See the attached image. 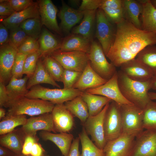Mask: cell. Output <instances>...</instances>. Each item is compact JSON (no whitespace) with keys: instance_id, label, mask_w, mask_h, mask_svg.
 I'll use <instances>...</instances> for the list:
<instances>
[{"instance_id":"1","label":"cell","mask_w":156,"mask_h":156,"mask_svg":"<svg viewBox=\"0 0 156 156\" xmlns=\"http://www.w3.org/2000/svg\"><path fill=\"white\" fill-rule=\"evenodd\" d=\"M114 42L106 55L116 67L136 58L146 47L156 44V33L137 28L125 19L116 25Z\"/></svg>"},{"instance_id":"2","label":"cell","mask_w":156,"mask_h":156,"mask_svg":"<svg viewBox=\"0 0 156 156\" xmlns=\"http://www.w3.org/2000/svg\"><path fill=\"white\" fill-rule=\"evenodd\" d=\"M119 88L123 96L129 101L143 109L151 100L148 93L151 89V80L140 82L132 80L121 71H117Z\"/></svg>"},{"instance_id":"3","label":"cell","mask_w":156,"mask_h":156,"mask_svg":"<svg viewBox=\"0 0 156 156\" xmlns=\"http://www.w3.org/2000/svg\"><path fill=\"white\" fill-rule=\"evenodd\" d=\"M55 105L48 101L23 96L9 101L4 107L8 108L6 116H34L51 113Z\"/></svg>"},{"instance_id":"4","label":"cell","mask_w":156,"mask_h":156,"mask_svg":"<svg viewBox=\"0 0 156 156\" xmlns=\"http://www.w3.org/2000/svg\"><path fill=\"white\" fill-rule=\"evenodd\" d=\"M83 92L73 88L50 89L38 85L31 88L25 96L48 101L55 105L64 103L77 96H81Z\"/></svg>"},{"instance_id":"5","label":"cell","mask_w":156,"mask_h":156,"mask_svg":"<svg viewBox=\"0 0 156 156\" xmlns=\"http://www.w3.org/2000/svg\"><path fill=\"white\" fill-rule=\"evenodd\" d=\"M122 133L135 138L144 130L143 110L133 104L120 105Z\"/></svg>"},{"instance_id":"6","label":"cell","mask_w":156,"mask_h":156,"mask_svg":"<svg viewBox=\"0 0 156 156\" xmlns=\"http://www.w3.org/2000/svg\"><path fill=\"white\" fill-rule=\"evenodd\" d=\"M88 54L93 69L103 79H110L117 71L116 67L107 61L100 44L93 40Z\"/></svg>"},{"instance_id":"7","label":"cell","mask_w":156,"mask_h":156,"mask_svg":"<svg viewBox=\"0 0 156 156\" xmlns=\"http://www.w3.org/2000/svg\"><path fill=\"white\" fill-rule=\"evenodd\" d=\"M65 69L82 72L90 62L89 54L80 51L57 50L50 54Z\"/></svg>"},{"instance_id":"8","label":"cell","mask_w":156,"mask_h":156,"mask_svg":"<svg viewBox=\"0 0 156 156\" xmlns=\"http://www.w3.org/2000/svg\"><path fill=\"white\" fill-rule=\"evenodd\" d=\"M116 32L113 24L108 20L103 10L98 9L96 14V36L106 56L114 42Z\"/></svg>"},{"instance_id":"9","label":"cell","mask_w":156,"mask_h":156,"mask_svg":"<svg viewBox=\"0 0 156 156\" xmlns=\"http://www.w3.org/2000/svg\"><path fill=\"white\" fill-rule=\"evenodd\" d=\"M104 126L107 142L117 138L122 134L120 106L114 101L109 104L105 116Z\"/></svg>"},{"instance_id":"10","label":"cell","mask_w":156,"mask_h":156,"mask_svg":"<svg viewBox=\"0 0 156 156\" xmlns=\"http://www.w3.org/2000/svg\"><path fill=\"white\" fill-rule=\"evenodd\" d=\"M109 103L106 104L96 115L89 116L83 124V127L88 135L90 136L92 141L98 147L102 150L107 142L105 134L104 121Z\"/></svg>"},{"instance_id":"11","label":"cell","mask_w":156,"mask_h":156,"mask_svg":"<svg viewBox=\"0 0 156 156\" xmlns=\"http://www.w3.org/2000/svg\"><path fill=\"white\" fill-rule=\"evenodd\" d=\"M135 138L122 133L117 138L107 142L103 149L105 156H132Z\"/></svg>"},{"instance_id":"12","label":"cell","mask_w":156,"mask_h":156,"mask_svg":"<svg viewBox=\"0 0 156 156\" xmlns=\"http://www.w3.org/2000/svg\"><path fill=\"white\" fill-rule=\"evenodd\" d=\"M85 91L106 97L120 105L133 104L127 100L121 92L118 84L117 71L104 84L96 88L88 89Z\"/></svg>"},{"instance_id":"13","label":"cell","mask_w":156,"mask_h":156,"mask_svg":"<svg viewBox=\"0 0 156 156\" xmlns=\"http://www.w3.org/2000/svg\"><path fill=\"white\" fill-rule=\"evenodd\" d=\"M132 156H156V131L144 130L135 138Z\"/></svg>"},{"instance_id":"14","label":"cell","mask_w":156,"mask_h":156,"mask_svg":"<svg viewBox=\"0 0 156 156\" xmlns=\"http://www.w3.org/2000/svg\"><path fill=\"white\" fill-rule=\"evenodd\" d=\"M26 135L36 136L38 131L53 132L56 133L51 113H45L27 119L21 127Z\"/></svg>"},{"instance_id":"15","label":"cell","mask_w":156,"mask_h":156,"mask_svg":"<svg viewBox=\"0 0 156 156\" xmlns=\"http://www.w3.org/2000/svg\"><path fill=\"white\" fill-rule=\"evenodd\" d=\"M17 53V49L9 42L0 47V81L5 84L12 77V69Z\"/></svg>"},{"instance_id":"16","label":"cell","mask_w":156,"mask_h":156,"mask_svg":"<svg viewBox=\"0 0 156 156\" xmlns=\"http://www.w3.org/2000/svg\"><path fill=\"white\" fill-rule=\"evenodd\" d=\"M120 67L125 75L135 81H146L154 76L150 69L136 58L123 63Z\"/></svg>"},{"instance_id":"17","label":"cell","mask_w":156,"mask_h":156,"mask_svg":"<svg viewBox=\"0 0 156 156\" xmlns=\"http://www.w3.org/2000/svg\"><path fill=\"white\" fill-rule=\"evenodd\" d=\"M38 3L42 25L61 35V29L57 20V10L56 7L51 0H40Z\"/></svg>"},{"instance_id":"18","label":"cell","mask_w":156,"mask_h":156,"mask_svg":"<svg viewBox=\"0 0 156 156\" xmlns=\"http://www.w3.org/2000/svg\"><path fill=\"white\" fill-rule=\"evenodd\" d=\"M51 113L57 132L67 133L72 129L74 124L73 116L64 103L55 105Z\"/></svg>"},{"instance_id":"19","label":"cell","mask_w":156,"mask_h":156,"mask_svg":"<svg viewBox=\"0 0 156 156\" xmlns=\"http://www.w3.org/2000/svg\"><path fill=\"white\" fill-rule=\"evenodd\" d=\"M40 18L39 7L37 2L22 11L16 12L10 16L4 18L1 23L9 30L19 27L24 21L29 18Z\"/></svg>"},{"instance_id":"20","label":"cell","mask_w":156,"mask_h":156,"mask_svg":"<svg viewBox=\"0 0 156 156\" xmlns=\"http://www.w3.org/2000/svg\"><path fill=\"white\" fill-rule=\"evenodd\" d=\"M62 7L58 14L63 31L69 33L71 29L82 19L84 11L74 9L62 1Z\"/></svg>"},{"instance_id":"21","label":"cell","mask_w":156,"mask_h":156,"mask_svg":"<svg viewBox=\"0 0 156 156\" xmlns=\"http://www.w3.org/2000/svg\"><path fill=\"white\" fill-rule=\"evenodd\" d=\"M107 81L93 69L90 61L73 88L84 92L88 89L98 87Z\"/></svg>"},{"instance_id":"22","label":"cell","mask_w":156,"mask_h":156,"mask_svg":"<svg viewBox=\"0 0 156 156\" xmlns=\"http://www.w3.org/2000/svg\"><path fill=\"white\" fill-rule=\"evenodd\" d=\"M26 136L21 127L15 129L1 135L0 144L1 146L9 149L17 155H21Z\"/></svg>"},{"instance_id":"23","label":"cell","mask_w":156,"mask_h":156,"mask_svg":"<svg viewBox=\"0 0 156 156\" xmlns=\"http://www.w3.org/2000/svg\"><path fill=\"white\" fill-rule=\"evenodd\" d=\"M91 42L81 35L72 34L64 38L59 49L64 52L80 51L89 53Z\"/></svg>"},{"instance_id":"24","label":"cell","mask_w":156,"mask_h":156,"mask_svg":"<svg viewBox=\"0 0 156 156\" xmlns=\"http://www.w3.org/2000/svg\"><path fill=\"white\" fill-rule=\"evenodd\" d=\"M39 135L43 140H49L53 142L59 149L63 156H67L74 139L73 134L66 133H53L41 131L39 133Z\"/></svg>"},{"instance_id":"25","label":"cell","mask_w":156,"mask_h":156,"mask_svg":"<svg viewBox=\"0 0 156 156\" xmlns=\"http://www.w3.org/2000/svg\"><path fill=\"white\" fill-rule=\"evenodd\" d=\"M99 8L113 24L116 25L125 19L122 0H102Z\"/></svg>"},{"instance_id":"26","label":"cell","mask_w":156,"mask_h":156,"mask_svg":"<svg viewBox=\"0 0 156 156\" xmlns=\"http://www.w3.org/2000/svg\"><path fill=\"white\" fill-rule=\"evenodd\" d=\"M97 10L84 11L80 24L73 29L72 34L81 35L92 42L93 40Z\"/></svg>"},{"instance_id":"27","label":"cell","mask_w":156,"mask_h":156,"mask_svg":"<svg viewBox=\"0 0 156 156\" xmlns=\"http://www.w3.org/2000/svg\"><path fill=\"white\" fill-rule=\"evenodd\" d=\"M142 5L141 29L156 33V8L151 0H139Z\"/></svg>"},{"instance_id":"28","label":"cell","mask_w":156,"mask_h":156,"mask_svg":"<svg viewBox=\"0 0 156 156\" xmlns=\"http://www.w3.org/2000/svg\"><path fill=\"white\" fill-rule=\"evenodd\" d=\"M40 83H47L60 88V86L50 75L46 69L44 62L39 59L35 71L33 75L29 78L27 84V89Z\"/></svg>"},{"instance_id":"29","label":"cell","mask_w":156,"mask_h":156,"mask_svg":"<svg viewBox=\"0 0 156 156\" xmlns=\"http://www.w3.org/2000/svg\"><path fill=\"white\" fill-rule=\"evenodd\" d=\"M122 4L125 19L141 29L142 5L139 0H122Z\"/></svg>"},{"instance_id":"30","label":"cell","mask_w":156,"mask_h":156,"mask_svg":"<svg viewBox=\"0 0 156 156\" xmlns=\"http://www.w3.org/2000/svg\"><path fill=\"white\" fill-rule=\"evenodd\" d=\"M81 96L87 106L90 116L99 113L107 103L112 101L104 96L83 92Z\"/></svg>"},{"instance_id":"31","label":"cell","mask_w":156,"mask_h":156,"mask_svg":"<svg viewBox=\"0 0 156 156\" xmlns=\"http://www.w3.org/2000/svg\"><path fill=\"white\" fill-rule=\"evenodd\" d=\"M29 78L27 76L20 79L13 77H12L6 86L9 98L8 103L17 98L25 96L29 90L27 88V82Z\"/></svg>"},{"instance_id":"32","label":"cell","mask_w":156,"mask_h":156,"mask_svg":"<svg viewBox=\"0 0 156 156\" xmlns=\"http://www.w3.org/2000/svg\"><path fill=\"white\" fill-rule=\"evenodd\" d=\"M66 109L83 124L89 117L88 110L86 103L81 96H77L64 103Z\"/></svg>"},{"instance_id":"33","label":"cell","mask_w":156,"mask_h":156,"mask_svg":"<svg viewBox=\"0 0 156 156\" xmlns=\"http://www.w3.org/2000/svg\"><path fill=\"white\" fill-rule=\"evenodd\" d=\"M38 41L39 51L42 55H50L55 51L59 49L60 44L55 37L45 28L42 30Z\"/></svg>"},{"instance_id":"34","label":"cell","mask_w":156,"mask_h":156,"mask_svg":"<svg viewBox=\"0 0 156 156\" xmlns=\"http://www.w3.org/2000/svg\"><path fill=\"white\" fill-rule=\"evenodd\" d=\"M78 137L81 145V156H105L103 150L99 148L93 143L83 127Z\"/></svg>"},{"instance_id":"35","label":"cell","mask_w":156,"mask_h":156,"mask_svg":"<svg viewBox=\"0 0 156 156\" xmlns=\"http://www.w3.org/2000/svg\"><path fill=\"white\" fill-rule=\"evenodd\" d=\"M25 115L6 116L0 122V135L10 132L19 126L25 125L27 120Z\"/></svg>"},{"instance_id":"36","label":"cell","mask_w":156,"mask_h":156,"mask_svg":"<svg viewBox=\"0 0 156 156\" xmlns=\"http://www.w3.org/2000/svg\"><path fill=\"white\" fill-rule=\"evenodd\" d=\"M136 58L147 66L156 76V46H148L138 55Z\"/></svg>"},{"instance_id":"37","label":"cell","mask_w":156,"mask_h":156,"mask_svg":"<svg viewBox=\"0 0 156 156\" xmlns=\"http://www.w3.org/2000/svg\"><path fill=\"white\" fill-rule=\"evenodd\" d=\"M143 110L144 129L156 131V102L151 100Z\"/></svg>"},{"instance_id":"38","label":"cell","mask_w":156,"mask_h":156,"mask_svg":"<svg viewBox=\"0 0 156 156\" xmlns=\"http://www.w3.org/2000/svg\"><path fill=\"white\" fill-rule=\"evenodd\" d=\"M47 71L56 81H62L64 69L61 64L50 55L47 56L44 62Z\"/></svg>"},{"instance_id":"39","label":"cell","mask_w":156,"mask_h":156,"mask_svg":"<svg viewBox=\"0 0 156 156\" xmlns=\"http://www.w3.org/2000/svg\"><path fill=\"white\" fill-rule=\"evenodd\" d=\"M42 24L40 18L27 19L19 26L30 37L37 39L41 34Z\"/></svg>"},{"instance_id":"40","label":"cell","mask_w":156,"mask_h":156,"mask_svg":"<svg viewBox=\"0 0 156 156\" xmlns=\"http://www.w3.org/2000/svg\"><path fill=\"white\" fill-rule=\"evenodd\" d=\"M41 55L39 50L27 56L24 63V74L29 78L33 75L36 69L38 61Z\"/></svg>"},{"instance_id":"41","label":"cell","mask_w":156,"mask_h":156,"mask_svg":"<svg viewBox=\"0 0 156 156\" xmlns=\"http://www.w3.org/2000/svg\"><path fill=\"white\" fill-rule=\"evenodd\" d=\"M29 37L19 26L10 30L9 42L18 49Z\"/></svg>"},{"instance_id":"42","label":"cell","mask_w":156,"mask_h":156,"mask_svg":"<svg viewBox=\"0 0 156 156\" xmlns=\"http://www.w3.org/2000/svg\"><path fill=\"white\" fill-rule=\"evenodd\" d=\"M82 72L64 69L62 82L64 88H73L74 85L80 77Z\"/></svg>"},{"instance_id":"43","label":"cell","mask_w":156,"mask_h":156,"mask_svg":"<svg viewBox=\"0 0 156 156\" xmlns=\"http://www.w3.org/2000/svg\"><path fill=\"white\" fill-rule=\"evenodd\" d=\"M37 39L29 37L18 49V53L29 54L39 50Z\"/></svg>"},{"instance_id":"44","label":"cell","mask_w":156,"mask_h":156,"mask_svg":"<svg viewBox=\"0 0 156 156\" xmlns=\"http://www.w3.org/2000/svg\"><path fill=\"white\" fill-rule=\"evenodd\" d=\"M28 54L18 53L12 69V77L18 79L22 78L25 59Z\"/></svg>"},{"instance_id":"45","label":"cell","mask_w":156,"mask_h":156,"mask_svg":"<svg viewBox=\"0 0 156 156\" xmlns=\"http://www.w3.org/2000/svg\"><path fill=\"white\" fill-rule=\"evenodd\" d=\"M6 1L16 12L25 9L34 2L32 0H8Z\"/></svg>"},{"instance_id":"46","label":"cell","mask_w":156,"mask_h":156,"mask_svg":"<svg viewBox=\"0 0 156 156\" xmlns=\"http://www.w3.org/2000/svg\"><path fill=\"white\" fill-rule=\"evenodd\" d=\"M102 0H83L78 9L81 11L97 10L99 8Z\"/></svg>"},{"instance_id":"47","label":"cell","mask_w":156,"mask_h":156,"mask_svg":"<svg viewBox=\"0 0 156 156\" xmlns=\"http://www.w3.org/2000/svg\"><path fill=\"white\" fill-rule=\"evenodd\" d=\"M38 138L37 136L26 135L22 151V154L24 155H30L34 144L38 142Z\"/></svg>"},{"instance_id":"48","label":"cell","mask_w":156,"mask_h":156,"mask_svg":"<svg viewBox=\"0 0 156 156\" xmlns=\"http://www.w3.org/2000/svg\"><path fill=\"white\" fill-rule=\"evenodd\" d=\"M4 2H0V15L1 17H5L6 18L11 16L16 12L7 3L6 0H4Z\"/></svg>"},{"instance_id":"49","label":"cell","mask_w":156,"mask_h":156,"mask_svg":"<svg viewBox=\"0 0 156 156\" xmlns=\"http://www.w3.org/2000/svg\"><path fill=\"white\" fill-rule=\"evenodd\" d=\"M9 98L7 91L6 85L0 81V106L5 107L9 101Z\"/></svg>"},{"instance_id":"50","label":"cell","mask_w":156,"mask_h":156,"mask_svg":"<svg viewBox=\"0 0 156 156\" xmlns=\"http://www.w3.org/2000/svg\"><path fill=\"white\" fill-rule=\"evenodd\" d=\"M8 29L2 23L0 25V46L1 47L9 42V35Z\"/></svg>"},{"instance_id":"51","label":"cell","mask_w":156,"mask_h":156,"mask_svg":"<svg viewBox=\"0 0 156 156\" xmlns=\"http://www.w3.org/2000/svg\"><path fill=\"white\" fill-rule=\"evenodd\" d=\"M80 142L79 137L74 139L67 156H81L79 150Z\"/></svg>"},{"instance_id":"52","label":"cell","mask_w":156,"mask_h":156,"mask_svg":"<svg viewBox=\"0 0 156 156\" xmlns=\"http://www.w3.org/2000/svg\"><path fill=\"white\" fill-rule=\"evenodd\" d=\"M44 152L41 144L37 142L34 144L30 155L31 156H43L45 155Z\"/></svg>"},{"instance_id":"53","label":"cell","mask_w":156,"mask_h":156,"mask_svg":"<svg viewBox=\"0 0 156 156\" xmlns=\"http://www.w3.org/2000/svg\"><path fill=\"white\" fill-rule=\"evenodd\" d=\"M17 155L9 149L1 145L0 156H16Z\"/></svg>"},{"instance_id":"54","label":"cell","mask_w":156,"mask_h":156,"mask_svg":"<svg viewBox=\"0 0 156 156\" xmlns=\"http://www.w3.org/2000/svg\"><path fill=\"white\" fill-rule=\"evenodd\" d=\"M151 88L156 90V76H154L151 79Z\"/></svg>"},{"instance_id":"55","label":"cell","mask_w":156,"mask_h":156,"mask_svg":"<svg viewBox=\"0 0 156 156\" xmlns=\"http://www.w3.org/2000/svg\"><path fill=\"white\" fill-rule=\"evenodd\" d=\"M69 2L70 5L75 7L79 5L80 3V1L78 0H69Z\"/></svg>"},{"instance_id":"56","label":"cell","mask_w":156,"mask_h":156,"mask_svg":"<svg viewBox=\"0 0 156 156\" xmlns=\"http://www.w3.org/2000/svg\"><path fill=\"white\" fill-rule=\"evenodd\" d=\"M6 115L5 110L2 107H1L0 108V119L1 120L5 117Z\"/></svg>"},{"instance_id":"57","label":"cell","mask_w":156,"mask_h":156,"mask_svg":"<svg viewBox=\"0 0 156 156\" xmlns=\"http://www.w3.org/2000/svg\"><path fill=\"white\" fill-rule=\"evenodd\" d=\"M148 95L150 99L151 100H156V92H149Z\"/></svg>"},{"instance_id":"58","label":"cell","mask_w":156,"mask_h":156,"mask_svg":"<svg viewBox=\"0 0 156 156\" xmlns=\"http://www.w3.org/2000/svg\"><path fill=\"white\" fill-rule=\"evenodd\" d=\"M151 1L152 4L156 8V0H151Z\"/></svg>"},{"instance_id":"59","label":"cell","mask_w":156,"mask_h":156,"mask_svg":"<svg viewBox=\"0 0 156 156\" xmlns=\"http://www.w3.org/2000/svg\"><path fill=\"white\" fill-rule=\"evenodd\" d=\"M16 156H31V155H23L22 154H21L19 155H17ZM43 156H49L47 155H46V154L45 155V154Z\"/></svg>"}]
</instances>
